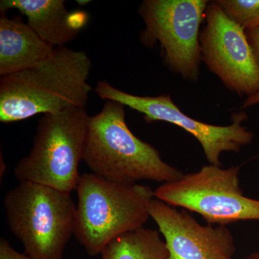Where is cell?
Wrapping results in <instances>:
<instances>
[{"instance_id": "obj_6", "label": "cell", "mask_w": 259, "mask_h": 259, "mask_svg": "<svg viewBox=\"0 0 259 259\" xmlns=\"http://www.w3.org/2000/svg\"><path fill=\"white\" fill-rule=\"evenodd\" d=\"M239 174L240 166L207 165L180 180L162 184L154 190V197L172 207L197 213L213 226L259 221V200L244 196Z\"/></svg>"}, {"instance_id": "obj_15", "label": "cell", "mask_w": 259, "mask_h": 259, "mask_svg": "<svg viewBox=\"0 0 259 259\" xmlns=\"http://www.w3.org/2000/svg\"><path fill=\"white\" fill-rule=\"evenodd\" d=\"M0 259H32L25 253H20L10 245L5 238L0 240Z\"/></svg>"}, {"instance_id": "obj_10", "label": "cell", "mask_w": 259, "mask_h": 259, "mask_svg": "<svg viewBox=\"0 0 259 259\" xmlns=\"http://www.w3.org/2000/svg\"><path fill=\"white\" fill-rule=\"evenodd\" d=\"M148 213L164 238L170 259H233L234 238L226 226H202L185 209L155 197Z\"/></svg>"}, {"instance_id": "obj_9", "label": "cell", "mask_w": 259, "mask_h": 259, "mask_svg": "<svg viewBox=\"0 0 259 259\" xmlns=\"http://www.w3.org/2000/svg\"><path fill=\"white\" fill-rule=\"evenodd\" d=\"M200 32L202 60L228 90L247 98L259 92V69L243 28L216 2L209 3Z\"/></svg>"}, {"instance_id": "obj_5", "label": "cell", "mask_w": 259, "mask_h": 259, "mask_svg": "<svg viewBox=\"0 0 259 259\" xmlns=\"http://www.w3.org/2000/svg\"><path fill=\"white\" fill-rule=\"evenodd\" d=\"M89 119L83 107L44 115L39 120L31 151L15 166V178L19 182L48 186L66 193L76 190Z\"/></svg>"}, {"instance_id": "obj_8", "label": "cell", "mask_w": 259, "mask_h": 259, "mask_svg": "<svg viewBox=\"0 0 259 259\" xmlns=\"http://www.w3.org/2000/svg\"><path fill=\"white\" fill-rule=\"evenodd\" d=\"M95 90L100 98L106 101L118 102L144 114L148 123L163 121L182 127L199 141L209 164L222 166L220 161L221 153L239 152L243 146L252 143L254 138L251 131L242 125L248 117L244 112L233 113L231 125H210L185 115L168 95L137 96L114 88L106 81H99Z\"/></svg>"}, {"instance_id": "obj_17", "label": "cell", "mask_w": 259, "mask_h": 259, "mask_svg": "<svg viewBox=\"0 0 259 259\" xmlns=\"http://www.w3.org/2000/svg\"><path fill=\"white\" fill-rule=\"evenodd\" d=\"M258 104H259V92L253 96L245 99L242 107L247 108V107L253 106V105H258Z\"/></svg>"}, {"instance_id": "obj_12", "label": "cell", "mask_w": 259, "mask_h": 259, "mask_svg": "<svg viewBox=\"0 0 259 259\" xmlns=\"http://www.w3.org/2000/svg\"><path fill=\"white\" fill-rule=\"evenodd\" d=\"M18 10L28 24L44 41L54 48L65 47L77 36L79 30L73 26L71 13L64 0H2L1 14Z\"/></svg>"}, {"instance_id": "obj_7", "label": "cell", "mask_w": 259, "mask_h": 259, "mask_svg": "<svg viewBox=\"0 0 259 259\" xmlns=\"http://www.w3.org/2000/svg\"><path fill=\"white\" fill-rule=\"evenodd\" d=\"M207 0H146L139 13L146 28L141 32L144 45L158 44L163 60L185 79H197L202 60L199 28Z\"/></svg>"}, {"instance_id": "obj_3", "label": "cell", "mask_w": 259, "mask_h": 259, "mask_svg": "<svg viewBox=\"0 0 259 259\" xmlns=\"http://www.w3.org/2000/svg\"><path fill=\"white\" fill-rule=\"evenodd\" d=\"M76 190L74 236L90 256L101 254L121 235L144 227L155 197L149 186L115 183L93 173L81 175Z\"/></svg>"}, {"instance_id": "obj_1", "label": "cell", "mask_w": 259, "mask_h": 259, "mask_svg": "<svg viewBox=\"0 0 259 259\" xmlns=\"http://www.w3.org/2000/svg\"><path fill=\"white\" fill-rule=\"evenodd\" d=\"M92 61L82 51L56 48L40 64L0 79V121L26 120L71 107L85 108Z\"/></svg>"}, {"instance_id": "obj_2", "label": "cell", "mask_w": 259, "mask_h": 259, "mask_svg": "<svg viewBox=\"0 0 259 259\" xmlns=\"http://www.w3.org/2000/svg\"><path fill=\"white\" fill-rule=\"evenodd\" d=\"M83 161L95 175L122 185L141 180L168 183L184 175L133 134L126 122L125 106L110 100L89 119Z\"/></svg>"}, {"instance_id": "obj_19", "label": "cell", "mask_w": 259, "mask_h": 259, "mask_svg": "<svg viewBox=\"0 0 259 259\" xmlns=\"http://www.w3.org/2000/svg\"><path fill=\"white\" fill-rule=\"evenodd\" d=\"M78 5H81V6H84V5L90 4V3H91V1H81V0H79V1H76Z\"/></svg>"}, {"instance_id": "obj_18", "label": "cell", "mask_w": 259, "mask_h": 259, "mask_svg": "<svg viewBox=\"0 0 259 259\" xmlns=\"http://www.w3.org/2000/svg\"><path fill=\"white\" fill-rule=\"evenodd\" d=\"M242 259H259V250L255 253H252L251 255L245 257L244 258Z\"/></svg>"}, {"instance_id": "obj_4", "label": "cell", "mask_w": 259, "mask_h": 259, "mask_svg": "<svg viewBox=\"0 0 259 259\" xmlns=\"http://www.w3.org/2000/svg\"><path fill=\"white\" fill-rule=\"evenodd\" d=\"M10 231L32 259H64L74 234L76 205L69 193L48 186L19 182L4 199Z\"/></svg>"}, {"instance_id": "obj_14", "label": "cell", "mask_w": 259, "mask_h": 259, "mask_svg": "<svg viewBox=\"0 0 259 259\" xmlns=\"http://www.w3.org/2000/svg\"><path fill=\"white\" fill-rule=\"evenodd\" d=\"M220 8L245 31L259 26V0H218Z\"/></svg>"}, {"instance_id": "obj_16", "label": "cell", "mask_w": 259, "mask_h": 259, "mask_svg": "<svg viewBox=\"0 0 259 259\" xmlns=\"http://www.w3.org/2000/svg\"><path fill=\"white\" fill-rule=\"evenodd\" d=\"M245 33L259 69V26L252 30H247Z\"/></svg>"}, {"instance_id": "obj_13", "label": "cell", "mask_w": 259, "mask_h": 259, "mask_svg": "<svg viewBox=\"0 0 259 259\" xmlns=\"http://www.w3.org/2000/svg\"><path fill=\"white\" fill-rule=\"evenodd\" d=\"M100 255L101 259H170L159 232L144 227L117 237Z\"/></svg>"}, {"instance_id": "obj_11", "label": "cell", "mask_w": 259, "mask_h": 259, "mask_svg": "<svg viewBox=\"0 0 259 259\" xmlns=\"http://www.w3.org/2000/svg\"><path fill=\"white\" fill-rule=\"evenodd\" d=\"M56 48L44 41L20 16L0 18V75L7 76L47 60Z\"/></svg>"}]
</instances>
